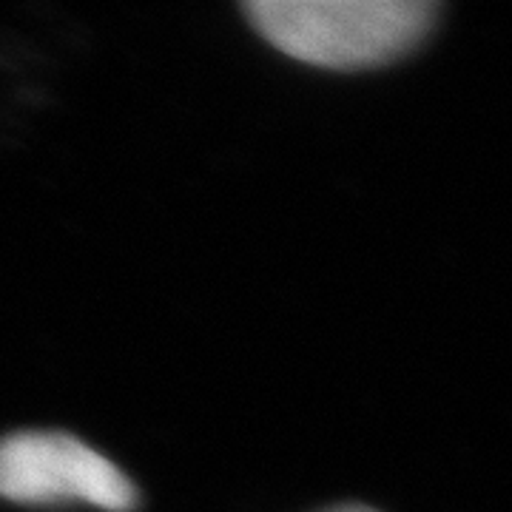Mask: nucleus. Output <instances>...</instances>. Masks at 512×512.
Masks as SVG:
<instances>
[{"label":"nucleus","instance_id":"obj_3","mask_svg":"<svg viewBox=\"0 0 512 512\" xmlns=\"http://www.w3.org/2000/svg\"><path fill=\"white\" fill-rule=\"evenodd\" d=\"M328 512H376V510L362 507V504H350V507H336V510H328Z\"/></svg>","mask_w":512,"mask_h":512},{"label":"nucleus","instance_id":"obj_2","mask_svg":"<svg viewBox=\"0 0 512 512\" xmlns=\"http://www.w3.org/2000/svg\"><path fill=\"white\" fill-rule=\"evenodd\" d=\"M0 495L18 504L83 501L106 512L137 507L126 473L69 433H15L0 441Z\"/></svg>","mask_w":512,"mask_h":512},{"label":"nucleus","instance_id":"obj_1","mask_svg":"<svg viewBox=\"0 0 512 512\" xmlns=\"http://www.w3.org/2000/svg\"><path fill=\"white\" fill-rule=\"evenodd\" d=\"M256 32L279 52L325 69L384 66L416 49L436 20L430 0H254Z\"/></svg>","mask_w":512,"mask_h":512}]
</instances>
